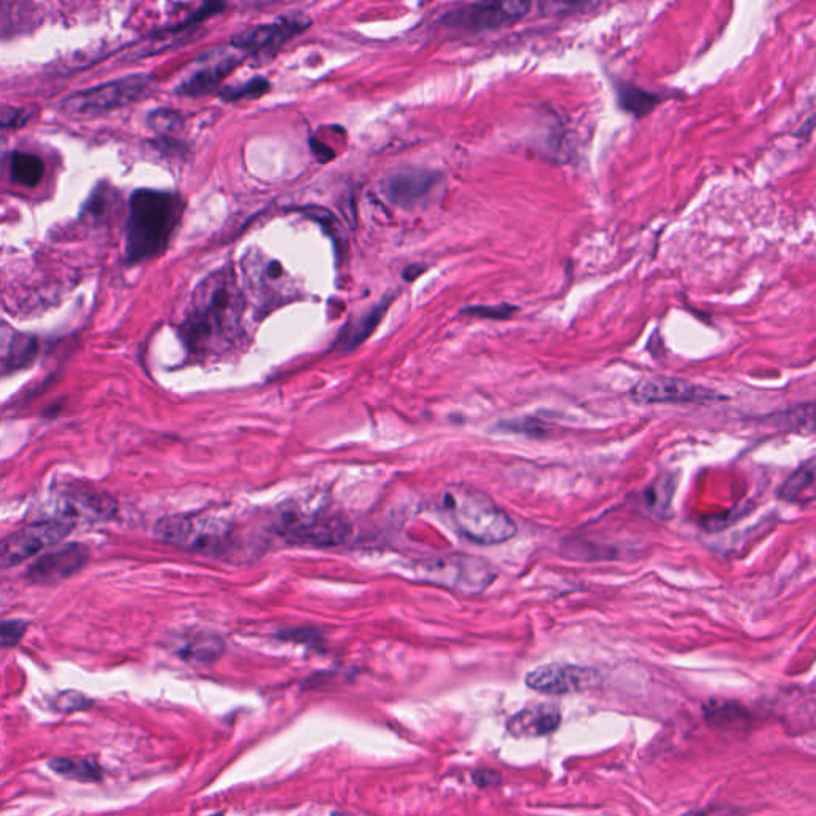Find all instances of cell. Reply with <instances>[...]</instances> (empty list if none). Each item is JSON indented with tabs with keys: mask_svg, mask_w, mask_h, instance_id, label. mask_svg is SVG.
<instances>
[{
	"mask_svg": "<svg viewBox=\"0 0 816 816\" xmlns=\"http://www.w3.org/2000/svg\"><path fill=\"white\" fill-rule=\"evenodd\" d=\"M533 4L522 0L506 2H479L455 8L444 16L442 23L448 28L467 32L493 31L507 24H514L530 13Z\"/></svg>",
	"mask_w": 816,
	"mask_h": 816,
	"instance_id": "10",
	"label": "cell"
},
{
	"mask_svg": "<svg viewBox=\"0 0 816 816\" xmlns=\"http://www.w3.org/2000/svg\"><path fill=\"white\" fill-rule=\"evenodd\" d=\"M444 182L442 174L420 166H404L381 181V195L397 208L418 209L431 203Z\"/></svg>",
	"mask_w": 816,
	"mask_h": 816,
	"instance_id": "9",
	"label": "cell"
},
{
	"mask_svg": "<svg viewBox=\"0 0 816 816\" xmlns=\"http://www.w3.org/2000/svg\"><path fill=\"white\" fill-rule=\"evenodd\" d=\"M703 714L705 721L718 729H738L751 718L750 711H746L740 703L719 699L708 700L703 705Z\"/></svg>",
	"mask_w": 816,
	"mask_h": 816,
	"instance_id": "18",
	"label": "cell"
},
{
	"mask_svg": "<svg viewBox=\"0 0 816 816\" xmlns=\"http://www.w3.org/2000/svg\"><path fill=\"white\" fill-rule=\"evenodd\" d=\"M88 560L90 550L87 546L67 544L34 561L28 571L29 581L40 585L58 584L79 573Z\"/></svg>",
	"mask_w": 816,
	"mask_h": 816,
	"instance_id": "14",
	"label": "cell"
},
{
	"mask_svg": "<svg viewBox=\"0 0 816 816\" xmlns=\"http://www.w3.org/2000/svg\"><path fill=\"white\" fill-rule=\"evenodd\" d=\"M28 120V110L18 109V107H0V128H20Z\"/></svg>",
	"mask_w": 816,
	"mask_h": 816,
	"instance_id": "29",
	"label": "cell"
},
{
	"mask_svg": "<svg viewBox=\"0 0 816 816\" xmlns=\"http://www.w3.org/2000/svg\"><path fill=\"white\" fill-rule=\"evenodd\" d=\"M28 624L24 620H4L0 622V648H13L20 643Z\"/></svg>",
	"mask_w": 816,
	"mask_h": 816,
	"instance_id": "28",
	"label": "cell"
},
{
	"mask_svg": "<svg viewBox=\"0 0 816 816\" xmlns=\"http://www.w3.org/2000/svg\"><path fill=\"white\" fill-rule=\"evenodd\" d=\"M182 117L179 112L171 109H157L149 114V125L152 130L160 134H171L182 128Z\"/></svg>",
	"mask_w": 816,
	"mask_h": 816,
	"instance_id": "26",
	"label": "cell"
},
{
	"mask_svg": "<svg viewBox=\"0 0 816 816\" xmlns=\"http://www.w3.org/2000/svg\"><path fill=\"white\" fill-rule=\"evenodd\" d=\"M630 397L641 405L691 404L713 401L718 394L684 378L648 377L633 386Z\"/></svg>",
	"mask_w": 816,
	"mask_h": 816,
	"instance_id": "13",
	"label": "cell"
},
{
	"mask_svg": "<svg viewBox=\"0 0 816 816\" xmlns=\"http://www.w3.org/2000/svg\"><path fill=\"white\" fill-rule=\"evenodd\" d=\"M440 510L456 533L480 546H495L517 534V525L483 491L453 485L440 496Z\"/></svg>",
	"mask_w": 816,
	"mask_h": 816,
	"instance_id": "3",
	"label": "cell"
},
{
	"mask_svg": "<svg viewBox=\"0 0 816 816\" xmlns=\"http://www.w3.org/2000/svg\"><path fill=\"white\" fill-rule=\"evenodd\" d=\"M48 767L61 777L80 783H98L102 780V770L96 762L88 759L56 758L48 762Z\"/></svg>",
	"mask_w": 816,
	"mask_h": 816,
	"instance_id": "21",
	"label": "cell"
},
{
	"mask_svg": "<svg viewBox=\"0 0 816 816\" xmlns=\"http://www.w3.org/2000/svg\"><path fill=\"white\" fill-rule=\"evenodd\" d=\"M408 571L415 581L467 597L485 592L498 577L487 560L467 554L432 555L413 561Z\"/></svg>",
	"mask_w": 816,
	"mask_h": 816,
	"instance_id": "4",
	"label": "cell"
},
{
	"mask_svg": "<svg viewBox=\"0 0 816 816\" xmlns=\"http://www.w3.org/2000/svg\"><path fill=\"white\" fill-rule=\"evenodd\" d=\"M525 683L539 694H581L597 689L601 684V675L595 668L568 663H549L530 671L526 675Z\"/></svg>",
	"mask_w": 816,
	"mask_h": 816,
	"instance_id": "11",
	"label": "cell"
},
{
	"mask_svg": "<svg viewBox=\"0 0 816 816\" xmlns=\"http://www.w3.org/2000/svg\"><path fill=\"white\" fill-rule=\"evenodd\" d=\"M428 270L426 265H421V263H415V265H408L407 268L404 270V279L407 283H413L415 279L420 278L423 275L424 271Z\"/></svg>",
	"mask_w": 816,
	"mask_h": 816,
	"instance_id": "33",
	"label": "cell"
},
{
	"mask_svg": "<svg viewBox=\"0 0 816 816\" xmlns=\"http://www.w3.org/2000/svg\"><path fill=\"white\" fill-rule=\"evenodd\" d=\"M393 302L394 295H386L377 305H373L369 311H365L364 316H361L354 324H350L343 330L342 337L338 340V346L342 350L350 351L364 343L375 332L381 319L385 318V314L388 313Z\"/></svg>",
	"mask_w": 816,
	"mask_h": 816,
	"instance_id": "17",
	"label": "cell"
},
{
	"mask_svg": "<svg viewBox=\"0 0 816 816\" xmlns=\"http://www.w3.org/2000/svg\"><path fill=\"white\" fill-rule=\"evenodd\" d=\"M238 66H240V59L225 58L212 66L203 67L177 87V95L189 96V98L209 95L211 91L217 90L225 77Z\"/></svg>",
	"mask_w": 816,
	"mask_h": 816,
	"instance_id": "16",
	"label": "cell"
},
{
	"mask_svg": "<svg viewBox=\"0 0 816 816\" xmlns=\"http://www.w3.org/2000/svg\"><path fill=\"white\" fill-rule=\"evenodd\" d=\"M518 308L515 305H498V306H469L464 308L463 314L475 316V318L495 319V321H504L509 319L517 313Z\"/></svg>",
	"mask_w": 816,
	"mask_h": 816,
	"instance_id": "27",
	"label": "cell"
},
{
	"mask_svg": "<svg viewBox=\"0 0 816 816\" xmlns=\"http://www.w3.org/2000/svg\"><path fill=\"white\" fill-rule=\"evenodd\" d=\"M161 541L201 554H224L235 541V526L222 515L184 514L161 518L155 526Z\"/></svg>",
	"mask_w": 816,
	"mask_h": 816,
	"instance_id": "5",
	"label": "cell"
},
{
	"mask_svg": "<svg viewBox=\"0 0 816 816\" xmlns=\"http://www.w3.org/2000/svg\"><path fill=\"white\" fill-rule=\"evenodd\" d=\"M311 26V18L305 13H289L279 16L275 21L257 24L252 28L244 29L233 36L232 45L236 50L248 53H267L283 47L292 37L299 36Z\"/></svg>",
	"mask_w": 816,
	"mask_h": 816,
	"instance_id": "12",
	"label": "cell"
},
{
	"mask_svg": "<svg viewBox=\"0 0 816 816\" xmlns=\"http://www.w3.org/2000/svg\"><path fill=\"white\" fill-rule=\"evenodd\" d=\"M58 703L61 711H74L88 707L90 700L85 699L82 694H77V692H67V694L61 695Z\"/></svg>",
	"mask_w": 816,
	"mask_h": 816,
	"instance_id": "30",
	"label": "cell"
},
{
	"mask_svg": "<svg viewBox=\"0 0 816 816\" xmlns=\"http://www.w3.org/2000/svg\"><path fill=\"white\" fill-rule=\"evenodd\" d=\"M302 212L305 216L313 219L316 224L321 225V227L326 230L327 235L335 241V244H338L340 248H345V232H343L342 225H340L337 217H335L332 212L324 208H319V206H308V208H303Z\"/></svg>",
	"mask_w": 816,
	"mask_h": 816,
	"instance_id": "25",
	"label": "cell"
},
{
	"mask_svg": "<svg viewBox=\"0 0 816 816\" xmlns=\"http://www.w3.org/2000/svg\"><path fill=\"white\" fill-rule=\"evenodd\" d=\"M152 85V75L134 74L123 79L110 80L98 87L79 91L64 101L69 114H101L126 106L146 95Z\"/></svg>",
	"mask_w": 816,
	"mask_h": 816,
	"instance_id": "7",
	"label": "cell"
},
{
	"mask_svg": "<svg viewBox=\"0 0 816 816\" xmlns=\"http://www.w3.org/2000/svg\"><path fill=\"white\" fill-rule=\"evenodd\" d=\"M270 87V82H268L267 79H263V77H254V79L249 80V82L241 83V85L222 88L219 96L220 98L224 99L225 102H238L243 101V99H257L260 98V96L267 95L268 91H270Z\"/></svg>",
	"mask_w": 816,
	"mask_h": 816,
	"instance_id": "24",
	"label": "cell"
},
{
	"mask_svg": "<svg viewBox=\"0 0 816 816\" xmlns=\"http://www.w3.org/2000/svg\"><path fill=\"white\" fill-rule=\"evenodd\" d=\"M246 302L232 268H219L198 284L181 326L193 353L224 350L241 332Z\"/></svg>",
	"mask_w": 816,
	"mask_h": 816,
	"instance_id": "1",
	"label": "cell"
},
{
	"mask_svg": "<svg viewBox=\"0 0 816 816\" xmlns=\"http://www.w3.org/2000/svg\"><path fill=\"white\" fill-rule=\"evenodd\" d=\"M617 98H619L622 109L636 115V117L648 115L660 104L659 96L648 93L643 88L632 87L628 83H622L620 87H617Z\"/></svg>",
	"mask_w": 816,
	"mask_h": 816,
	"instance_id": "23",
	"label": "cell"
},
{
	"mask_svg": "<svg viewBox=\"0 0 816 816\" xmlns=\"http://www.w3.org/2000/svg\"><path fill=\"white\" fill-rule=\"evenodd\" d=\"M12 181L24 187H36L45 174V165L42 158L32 153L15 152L10 165Z\"/></svg>",
	"mask_w": 816,
	"mask_h": 816,
	"instance_id": "22",
	"label": "cell"
},
{
	"mask_svg": "<svg viewBox=\"0 0 816 816\" xmlns=\"http://www.w3.org/2000/svg\"><path fill=\"white\" fill-rule=\"evenodd\" d=\"M184 201L166 190L139 189L131 195L126 224V259L131 265L155 259L168 248L176 230Z\"/></svg>",
	"mask_w": 816,
	"mask_h": 816,
	"instance_id": "2",
	"label": "cell"
},
{
	"mask_svg": "<svg viewBox=\"0 0 816 816\" xmlns=\"http://www.w3.org/2000/svg\"><path fill=\"white\" fill-rule=\"evenodd\" d=\"M561 724V711L555 703H538L515 713L507 721V732L515 738H539L554 734Z\"/></svg>",
	"mask_w": 816,
	"mask_h": 816,
	"instance_id": "15",
	"label": "cell"
},
{
	"mask_svg": "<svg viewBox=\"0 0 816 816\" xmlns=\"http://www.w3.org/2000/svg\"><path fill=\"white\" fill-rule=\"evenodd\" d=\"M332 816H354V815H350V813L345 812H335L334 815Z\"/></svg>",
	"mask_w": 816,
	"mask_h": 816,
	"instance_id": "34",
	"label": "cell"
},
{
	"mask_svg": "<svg viewBox=\"0 0 816 816\" xmlns=\"http://www.w3.org/2000/svg\"><path fill=\"white\" fill-rule=\"evenodd\" d=\"M475 785L482 789L495 788L501 785V775L493 770H477L472 775Z\"/></svg>",
	"mask_w": 816,
	"mask_h": 816,
	"instance_id": "31",
	"label": "cell"
},
{
	"mask_svg": "<svg viewBox=\"0 0 816 816\" xmlns=\"http://www.w3.org/2000/svg\"><path fill=\"white\" fill-rule=\"evenodd\" d=\"M813 488H815V461L812 458L786 480L778 496L788 503H801L813 498Z\"/></svg>",
	"mask_w": 816,
	"mask_h": 816,
	"instance_id": "19",
	"label": "cell"
},
{
	"mask_svg": "<svg viewBox=\"0 0 816 816\" xmlns=\"http://www.w3.org/2000/svg\"><path fill=\"white\" fill-rule=\"evenodd\" d=\"M224 652V641L212 633H195L185 641L181 654L184 659L198 663H211L219 659Z\"/></svg>",
	"mask_w": 816,
	"mask_h": 816,
	"instance_id": "20",
	"label": "cell"
},
{
	"mask_svg": "<svg viewBox=\"0 0 816 816\" xmlns=\"http://www.w3.org/2000/svg\"><path fill=\"white\" fill-rule=\"evenodd\" d=\"M74 530V522L67 518H55L47 522L29 525L0 539V569L18 566L28 558L40 554L48 547L56 546Z\"/></svg>",
	"mask_w": 816,
	"mask_h": 816,
	"instance_id": "8",
	"label": "cell"
},
{
	"mask_svg": "<svg viewBox=\"0 0 816 816\" xmlns=\"http://www.w3.org/2000/svg\"><path fill=\"white\" fill-rule=\"evenodd\" d=\"M278 531L289 542L303 546L330 547L351 538V523L327 509H305L289 504L278 515Z\"/></svg>",
	"mask_w": 816,
	"mask_h": 816,
	"instance_id": "6",
	"label": "cell"
},
{
	"mask_svg": "<svg viewBox=\"0 0 816 816\" xmlns=\"http://www.w3.org/2000/svg\"><path fill=\"white\" fill-rule=\"evenodd\" d=\"M683 816H743L740 810L729 809V807H708V809L694 810Z\"/></svg>",
	"mask_w": 816,
	"mask_h": 816,
	"instance_id": "32",
	"label": "cell"
}]
</instances>
